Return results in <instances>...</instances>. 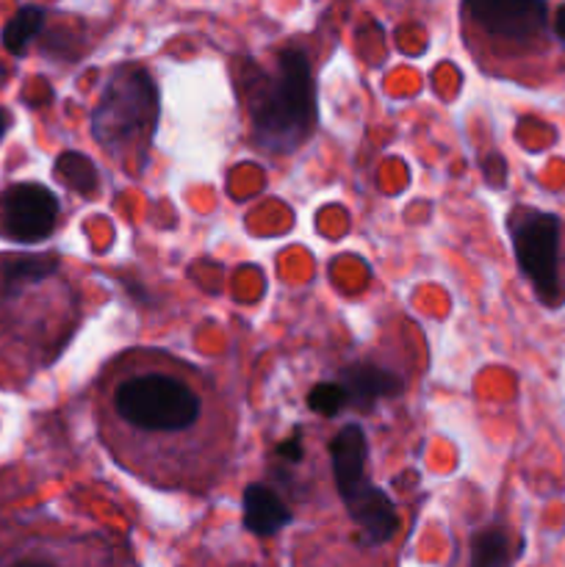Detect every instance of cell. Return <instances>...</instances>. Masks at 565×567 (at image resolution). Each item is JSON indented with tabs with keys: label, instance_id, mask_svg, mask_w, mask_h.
Segmentation results:
<instances>
[{
	"label": "cell",
	"instance_id": "6da1fadb",
	"mask_svg": "<svg viewBox=\"0 0 565 567\" xmlns=\"http://www.w3.org/2000/svg\"><path fill=\"white\" fill-rule=\"evenodd\" d=\"M94 410L105 449L136 480L205 493L225 476L236 421L197 365L161 349H127L100 374Z\"/></svg>",
	"mask_w": 565,
	"mask_h": 567
},
{
	"label": "cell",
	"instance_id": "7a4b0ae2",
	"mask_svg": "<svg viewBox=\"0 0 565 567\" xmlns=\"http://www.w3.org/2000/svg\"><path fill=\"white\" fill-rule=\"evenodd\" d=\"M78 302L55 255H0V330H31L37 363H50L72 338L78 319L42 316L33 310Z\"/></svg>",
	"mask_w": 565,
	"mask_h": 567
},
{
	"label": "cell",
	"instance_id": "3957f363",
	"mask_svg": "<svg viewBox=\"0 0 565 567\" xmlns=\"http://www.w3.org/2000/svg\"><path fill=\"white\" fill-rule=\"evenodd\" d=\"M255 142L269 153H294L316 125V83L302 50L288 48L271 70H255L244 86Z\"/></svg>",
	"mask_w": 565,
	"mask_h": 567
},
{
	"label": "cell",
	"instance_id": "277c9868",
	"mask_svg": "<svg viewBox=\"0 0 565 567\" xmlns=\"http://www.w3.org/2000/svg\"><path fill=\"white\" fill-rule=\"evenodd\" d=\"M158 122V89L142 66H116L92 114V133L111 158L127 164L142 155Z\"/></svg>",
	"mask_w": 565,
	"mask_h": 567
},
{
	"label": "cell",
	"instance_id": "5b68a950",
	"mask_svg": "<svg viewBox=\"0 0 565 567\" xmlns=\"http://www.w3.org/2000/svg\"><path fill=\"white\" fill-rule=\"evenodd\" d=\"M332 476H336L338 496L349 509V518L360 529L366 546H382L393 540L399 532V515L391 498L374 487L366 476L369 443L358 424H347L330 443Z\"/></svg>",
	"mask_w": 565,
	"mask_h": 567
},
{
	"label": "cell",
	"instance_id": "8992f818",
	"mask_svg": "<svg viewBox=\"0 0 565 567\" xmlns=\"http://www.w3.org/2000/svg\"><path fill=\"white\" fill-rule=\"evenodd\" d=\"M0 567H133V559L105 532L70 529L48 520L17 537L0 557Z\"/></svg>",
	"mask_w": 565,
	"mask_h": 567
},
{
	"label": "cell",
	"instance_id": "52a82bcc",
	"mask_svg": "<svg viewBox=\"0 0 565 567\" xmlns=\"http://www.w3.org/2000/svg\"><path fill=\"white\" fill-rule=\"evenodd\" d=\"M515 260L526 280L535 286L543 305L557 308L565 302V286L559 277V219L535 208H515L507 219Z\"/></svg>",
	"mask_w": 565,
	"mask_h": 567
},
{
	"label": "cell",
	"instance_id": "ba28073f",
	"mask_svg": "<svg viewBox=\"0 0 565 567\" xmlns=\"http://www.w3.org/2000/svg\"><path fill=\"white\" fill-rule=\"evenodd\" d=\"M59 221V199L39 183H14L0 194V238L14 244L44 241Z\"/></svg>",
	"mask_w": 565,
	"mask_h": 567
},
{
	"label": "cell",
	"instance_id": "9c48e42d",
	"mask_svg": "<svg viewBox=\"0 0 565 567\" xmlns=\"http://www.w3.org/2000/svg\"><path fill=\"white\" fill-rule=\"evenodd\" d=\"M463 14L469 28L474 25L482 37L493 42L526 44L537 39L546 28V3L535 0H482V3H465Z\"/></svg>",
	"mask_w": 565,
	"mask_h": 567
},
{
	"label": "cell",
	"instance_id": "30bf717a",
	"mask_svg": "<svg viewBox=\"0 0 565 567\" xmlns=\"http://www.w3.org/2000/svg\"><path fill=\"white\" fill-rule=\"evenodd\" d=\"M338 385L347 393L349 408H369L371 402L386 396L402 393V380L393 371L380 369V365H349L341 374Z\"/></svg>",
	"mask_w": 565,
	"mask_h": 567
},
{
	"label": "cell",
	"instance_id": "8fae6325",
	"mask_svg": "<svg viewBox=\"0 0 565 567\" xmlns=\"http://www.w3.org/2000/svg\"><path fill=\"white\" fill-rule=\"evenodd\" d=\"M291 524V509L266 485H249L244 491V526L260 537H269Z\"/></svg>",
	"mask_w": 565,
	"mask_h": 567
},
{
	"label": "cell",
	"instance_id": "7c38bea8",
	"mask_svg": "<svg viewBox=\"0 0 565 567\" xmlns=\"http://www.w3.org/2000/svg\"><path fill=\"white\" fill-rule=\"evenodd\" d=\"M513 557V540L504 526H485L471 537L469 567H510Z\"/></svg>",
	"mask_w": 565,
	"mask_h": 567
},
{
	"label": "cell",
	"instance_id": "4fadbf2b",
	"mask_svg": "<svg viewBox=\"0 0 565 567\" xmlns=\"http://www.w3.org/2000/svg\"><path fill=\"white\" fill-rule=\"evenodd\" d=\"M44 25V11L37 6H22L3 28V48L11 55H22L28 50V44L39 37Z\"/></svg>",
	"mask_w": 565,
	"mask_h": 567
},
{
	"label": "cell",
	"instance_id": "5bb4252c",
	"mask_svg": "<svg viewBox=\"0 0 565 567\" xmlns=\"http://www.w3.org/2000/svg\"><path fill=\"white\" fill-rule=\"evenodd\" d=\"M55 175L72 188V192L92 194L97 188V169L89 158H83L81 153H64L55 161Z\"/></svg>",
	"mask_w": 565,
	"mask_h": 567
},
{
	"label": "cell",
	"instance_id": "9a60e30c",
	"mask_svg": "<svg viewBox=\"0 0 565 567\" xmlns=\"http://www.w3.org/2000/svg\"><path fill=\"white\" fill-rule=\"evenodd\" d=\"M308 408L314 410V413L332 419V415L341 413L343 408H349V402L347 393H343V388L338 385V382H319L316 388H310Z\"/></svg>",
	"mask_w": 565,
	"mask_h": 567
},
{
	"label": "cell",
	"instance_id": "2e32d148",
	"mask_svg": "<svg viewBox=\"0 0 565 567\" xmlns=\"http://www.w3.org/2000/svg\"><path fill=\"white\" fill-rule=\"evenodd\" d=\"M554 37L565 42V6H559L557 14H554Z\"/></svg>",
	"mask_w": 565,
	"mask_h": 567
},
{
	"label": "cell",
	"instance_id": "e0dca14e",
	"mask_svg": "<svg viewBox=\"0 0 565 567\" xmlns=\"http://www.w3.org/2000/svg\"><path fill=\"white\" fill-rule=\"evenodd\" d=\"M9 114H6L3 109H0V142H3V136H6V131H9Z\"/></svg>",
	"mask_w": 565,
	"mask_h": 567
},
{
	"label": "cell",
	"instance_id": "ac0fdd59",
	"mask_svg": "<svg viewBox=\"0 0 565 567\" xmlns=\"http://www.w3.org/2000/svg\"><path fill=\"white\" fill-rule=\"evenodd\" d=\"M0 81H3V72H0Z\"/></svg>",
	"mask_w": 565,
	"mask_h": 567
}]
</instances>
